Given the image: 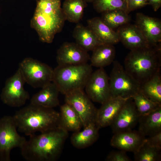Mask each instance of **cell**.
Here are the masks:
<instances>
[{
	"mask_svg": "<svg viewBox=\"0 0 161 161\" xmlns=\"http://www.w3.org/2000/svg\"><path fill=\"white\" fill-rule=\"evenodd\" d=\"M59 126L68 132L80 130L83 127L77 113L69 104L65 103L60 107Z\"/></svg>",
	"mask_w": 161,
	"mask_h": 161,
	"instance_id": "23",
	"label": "cell"
},
{
	"mask_svg": "<svg viewBox=\"0 0 161 161\" xmlns=\"http://www.w3.org/2000/svg\"><path fill=\"white\" fill-rule=\"evenodd\" d=\"M93 2L95 9L99 13L117 10L127 12V4L124 0H94Z\"/></svg>",
	"mask_w": 161,
	"mask_h": 161,
	"instance_id": "30",
	"label": "cell"
},
{
	"mask_svg": "<svg viewBox=\"0 0 161 161\" xmlns=\"http://www.w3.org/2000/svg\"><path fill=\"white\" fill-rule=\"evenodd\" d=\"M92 51L90 59V65L92 66L103 68L110 65L114 61L115 49L113 45L100 44Z\"/></svg>",
	"mask_w": 161,
	"mask_h": 161,
	"instance_id": "24",
	"label": "cell"
},
{
	"mask_svg": "<svg viewBox=\"0 0 161 161\" xmlns=\"http://www.w3.org/2000/svg\"><path fill=\"white\" fill-rule=\"evenodd\" d=\"M135 25L151 46H158L161 41V22L158 19L142 13L136 15Z\"/></svg>",
	"mask_w": 161,
	"mask_h": 161,
	"instance_id": "14",
	"label": "cell"
},
{
	"mask_svg": "<svg viewBox=\"0 0 161 161\" xmlns=\"http://www.w3.org/2000/svg\"><path fill=\"white\" fill-rule=\"evenodd\" d=\"M116 32L120 41L130 50L151 46L135 24H126L119 27Z\"/></svg>",
	"mask_w": 161,
	"mask_h": 161,
	"instance_id": "17",
	"label": "cell"
},
{
	"mask_svg": "<svg viewBox=\"0 0 161 161\" xmlns=\"http://www.w3.org/2000/svg\"><path fill=\"white\" fill-rule=\"evenodd\" d=\"M99 129L95 123H93L84 128L82 131L74 132L70 138L72 144L78 149L90 146L98 139Z\"/></svg>",
	"mask_w": 161,
	"mask_h": 161,
	"instance_id": "20",
	"label": "cell"
},
{
	"mask_svg": "<svg viewBox=\"0 0 161 161\" xmlns=\"http://www.w3.org/2000/svg\"><path fill=\"white\" fill-rule=\"evenodd\" d=\"M155 47L131 50L125 58V69L140 85L160 71V48Z\"/></svg>",
	"mask_w": 161,
	"mask_h": 161,
	"instance_id": "4",
	"label": "cell"
},
{
	"mask_svg": "<svg viewBox=\"0 0 161 161\" xmlns=\"http://www.w3.org/2000/svg\"><path fill=\"white\" fill-rule=\"evenodd\" d=\"M92 67L88 63L58 65L53 69L52 82L64 95L76 90H83L93 72Z\"/></svg>",
	"mask_w": 161,
	"mask_h": 161,
	"instance_id": "5",
	"label": "cell"
},
{
	"mask_svg": "<svg viewBox=\"0 0 161 161\" xmlns=\"http://www.w3.org/2000/svg\"><path fill=\"white\" fill-rule=\"evenodd\" d=\"M86 2H93V1L94 0H84Z\"/></svg>",
	"mask_w": 161,
	"mask_h": 161,
	"instance_id": "35",
	"label": "cell"
},
{
	"mask_svg": "<svg viewBox=\"0 0 161 161\" xmlns=\"http://www.w3.org/2000/svg\"><path fill=\"white\" fill-rule=\"evenodd\" d=\"M83 90H76L65 95V102L70 105L79 115L84 128L95 123L97 109Z\"/></svg>",
	"mask_w": 161,
	"mask_h": 161,
	"instance_id": "10",
	"label": "cell"
},
{
	"mask_svg": "<svg viewBox=\"0 0 161 161\" xmlns=\"http://www.w3.org/2000/svg\"><path fill=\"white\" fill-rule=\"evenodd\" d=\"M124 0L126 1V3L127 4V3L129 0Z\"/></svg>",
	"mask_w": 161,
	"mask_h": 161,
	"instance_id": "36",
	"label": "cell"
},
{
	"mask_svg": "<svg viewBox=\"0 0 161 161\" xmlns=\"http://www.w3.org/2000/svg\"><path fill=\"white\" fill-rule=\"evenodd\" d=\"M140 91L151 100L161 105V76L160 71L140 85Z\"/></svg>",
	"mask_w": 161,
	"mask_h": 161,
	"instance_id": "25",
	"label": "cell"
},
{
	"mask_svg": "<svg viewBox=\"0 0 161 161\" xmlns=\"http://www.w3.org/2000/svg\"><path fill=\"white\" fill-rule=\"evenodd\" d=\"M148 4L151 5L155 11H157L161 7V0H148Z\"/></svg>",
	"mask_w": 161,
	"mask_h": 161,
	"instance_id": "34",
	"label": "cell"
},
{
	"mask_svg": "<svg viewBox=\"0 0 161 161\" xmlns=\"http://www.w3.org/2000/svg\"><path fill=\"white\" fill-rule=\"evenodd\" d=\"M13 117L18 130L27 136L59 127L60 112L52 108L30 104L16 112Z\"/></svg>",
	"mask_w": 161,
	"mask_h": 161,
	"instance_id": "2",
	"label": "cell"
},
{
	"mask_svg": "<svg viewBox=\"0 0 161 161\" xmlns=\"http://www.w3.org/2000/svg\"><path fill=\"white\" fill-rule=\"evenodd\" d=\"M128 99L111 97L102 103L97 112L95 123L97 127L100 129L110 126Z\"/></svg>",
	"mask_w": 161,
	"mask_h": 161,
	"instance_id": "15",
	"label": "cell"
},
{
	"mask_svg": "<svg viewBox=\"0 0 161 161\" xmlns=\"http://www.w3.org/2000/svg\"><path fill=\"white\" fill-rule=\"evenodd\" d=\"M145 138L138 131L132 130L114 133L110 145L125 151H136L144 141Z\"/></svg>",
	"mask_w": 161,
	"mask_h": 161,
	"instance_id": "16",
	"label": "cell"
},
{
	"mask_svg": "<svg viewBox=\"0 0 161 161\" xmlns=\"http://www.w3.org/2000/svg\"><path fill=\"white\" fill-rule=\"evenodd\" d=\"M84 89L89 98L95 102L102 104L111 97L109 77L103 68L92 72Z\"/></svg>",
	"mask_w": 161,
	"mask_h": 161,
	"instance_id": "11",
	"label": "cell"
},
{
	"mask_svg": "<svg viewBox=\"0 0 161 161\" xmlns=\"http://www.w3.org/2000/svg\"><path fill=\"white\" fill-rule=\"evenodd\" d=\"M90 57L76 43L65 42L57 51L56 61L59 66L81 65L87 63Z\"/></svg>",
	"mask_w": 161,
	"mask_h": 161,
	"instance_id": "12",
	"label": "cell"
},
{
	"mask_svg": "<svg viewBox=\"0 0 161 161\" xmlns=\"http://www.w3.org/2000/svg\"><path fill=\"white\" fill-rule=\"evenodd\" d=\"M109 78L111 97L131 98L140 90V84L125 70L118 61H114Z\"/></svg>",
	"mask_w": 161,
	"mask_h": 161,
	"instance_id": "6",
	"label": "cell"
},
{
	"mask_svg": "<svg viewBox=\"0 0 161 161\" xmlns=\"http://www.w3.org/2000/svg\"><path fill=\"white\" fill-rule=\"evenodd\" d=\"M59 93L57 87L51 82L33 96L30 100V104L53 109L59 105Z\"/></svg>",
	"mask_w": 161,
	"mask_h": 161,
	"instance_id": "19",
	"label": "cell"
},
{
	"mask_svg": "<svg viewBox=\"0 0 161 161\" xmlns=\"http://www.w3.org/2000/svg\"><path fill=\"white\" fill-rule=\"evenodd\" d=\"M65 20L61 0H38L31 25L42 41L50 43L61 30Z\"/></svg>",
	"mask_w": 161,
	"mask_h": 161,
	"instance_id": "3",
	"label": "cell"
},
{
	"mask_svg": "<svg viewBox=\"0 0 161 161\" xmlns=\"http://www.w3.org/2000/svg\"><path fill=\"white\" fill-rule=\"evenodd\" d=\"M140 117L132 98L128 99L110 126L113 132L131 130L138 123Z\"/></svg>",
	"mask_w": 161,
	"mask_h": 161,
	"instance_id": "13",
	"label": "cell"
},
{
	"mask_svg": "<svg viewBox=\"0 0 161 161\" xmlns=\"http://www.w3.org/2000/svg\"><path fill=\"white\" fill-rule=\"evenodd\" d=\"M25 83L18 68L15 73L6 81L0 95L2 102L12 107H19L24 105L30 98L29 93L24 89Z\"/></svg>",
	"mask_w": 161,
	"mask_h": 161,
	"instance_id": "9",
	"label": "cell"
},
{
	"mask_svg": "<svg viewBox=\"0 0 161 161\" xmlns=\"http://www.w3.org/2000/svg\"><path fill=\"white\" fill-rule=\"evenodd\" d=\"M145 141L150 145L161 150V131L145 138Z\"/></svg>",
	"mask_w": 161,
	"mask_h": 161,
	"instance_id": "33",
	"label": "cell"
},
{
	"mask_svg": "<svg viewBox=\"0 0 161 161\" xmlns=\"http://www.w3.org/2000/svg\"><path fill=\"white\" fill-rule=\"evenodd\" d=\"M148 4V0H129L127 4L128 13Z\"/></svg>",
	"mask_w": 161,
	"mask_h": 161,
	"instance_id": "32",
	"label": "cell"
},
{
	"mask_svg": "<svg viewBox=\"0 0 161 161\" xmlns=\"http://www.w3.org/2000/svg\"><path fill=\"white\" fill-rule=\"evenodd\" d=\"M138 131L149 137L161 131V106L147 114L140 116Z\"/></svg>",
	"mask_w": 161,
	"mask_h": 161,
	"instance_id": "21",
	"label": "cell"
},
{
	"mask_svg": "<svg viewBox=\"0 0 161 161\" xmlns=\"http://www.w3.org/2000/svg\"><path fill=\"white\" fill-rule=\"evenodd\" d=\"M106 160L107 161H131V160L127 156L126 151L120 150L113 151L107 155Z\"/></svg>",
	"mask_w": 161,
	"mask_h": 161,
	"instance_id": "31",
	"label": "cell"
},
{
	"mask_svg": "<svg viewBox=\"0 0 161 161\" xmlns=\"http://www.w3.org/2000/svg\"><path fill=\"white\" fill-rule=\"evenodd\" d=\"M68 132L58 127L30 136L20 148L21 155L27 161H54L61 153Z\"/></svg>",
	"mask_w": 161,
	"mask_h": 161,
	"instance_id": "1",
	"label": "cell"
},
{
	"mask_svg": "<svg viewBox=\"0 0 161 161\" xmlns=\"http://www.w3.org/2000/svg\"><path fill=\"white\" fill-rule=\"evenodd\" d=\"M18 68L25 82L34 88H42L52 82L53 69L37 60L26 58L19 64Z\"/></svg>",
	"mask_w": 161,
	"mask_h": 161,
	"instance_id": "7",
	"label": "cell"
},
{
	"mask_svg": "<svg viewBox=\"0 0 161 161\" xmlns=\"http://www.w3.org/2000/svg\"><path fill=\"white\" fill-rule=\"evenodd\" d=\"M160 150L149 145L145 139L138 149L134 153V160L136 161H160L161 158Z\"/></svg>",
	"mask_w": 161,
	"mask_h": 161,
	"instance_id": "28",
	"label": "cell"
},
{
	"mask_svg": "<svg viewBox=\"0 0 161 161\" xmlns=\"http://www.w3.org/2000/svg\"><path fill=\"white\" fill-rule=\"evenodd\" d=\"M73 36L76 43L87 52L93 51L102 44L92 31L88 27L78 24L74 29Z\"/></svg>",
	"mask_w": 161,
	"mask_h": 161,
	"instance_id": "22",
	"label": "cell"
},
{
	"mask_svg": "<svg viewBox=\"0 0 161 161\" xmlns=\"http://www.w3.org/2000/svg\"><path fill=\"white\" fill-rule=\"evenodd\" d=\"M101 19L112 29L128 24L130 17L126 12L122 10H114L103 13Z\"/></svg>",
	"mask_w": 161,
	"mask_h": 161,
	"instance_id": "27",
	"label": "cell"
},
{
	"mask_svg": "<svg viewBox=\"0 0 161 161\" xmlns=\"http://www.w3.org/2000/svg\"><path fill=\"white\" fill-rule=\"evenodd\" d=\"M87 23L101 44L114 45L120 41L117 32L104 23L101 18L89 19Z\"/></svg>",
	"mask_w": 161,
	"mask_h": 161,
	"instance_id": "18",
	"label": "cell"
},
{
	"mask_svg": "<svg viewBox=\"0 0 161 161\" xmlns=\"http://www.w3.org/2000/svg\"><path fill=\"white\" fill-rule=\"evenodd\" d=\"M26 140L18 134L13 117L5 116L0 119V161H10L12 150L20 148Z\"/></svg>",
	"mask_w": 161,
	"mask_h": 161,
	"instance_id": "8",
	"label": "cell"
},
{
	"mask_svg": "<svg viewBox=\"0 0 161 161\" xmlns=\"http://www.w3.org/2000/svg\"><path fill=\"white\" fill-rule=\"evenodd\" d=\"M86 2L84 0H65L62 10L66 20L78 23L83 16Z\"/></svg>",
	"mask_w": 161,
	"mask_h": 161,
	"instance_id": "26",
	"label": "cell"
},
{
	"mask_svg": "<svg viewBox=\"0 0 161 161\" xmlns=\"http://www.w3.org/2000/svg\"><path fill=\"white\" fill-rule=\"evenodd\" d=\"M132 98L140 116L149 113L161 106V104L147 97L140 90Z\"/></svg>",
	"mask_w": 161,
	"mask_h": 161,
	"instance_id": "29",
	"label": "cell"
}]
</instances>
